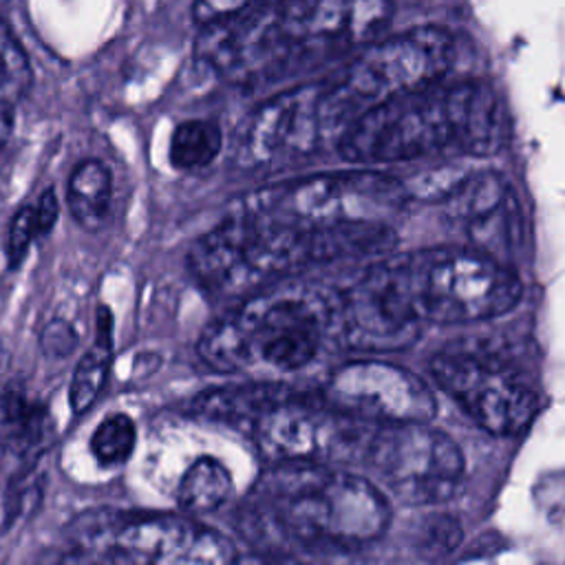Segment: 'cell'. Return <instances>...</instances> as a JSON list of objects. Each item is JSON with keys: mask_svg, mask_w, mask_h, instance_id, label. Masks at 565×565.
I'll list each match as a JSON object with an SVG mask.
<instances>
[{"mask_svg": "<svg viewBox=\"0 0 565 565\" xmlns=\"http://www.w3.org/2000/svg\"><path fill=\"white\" fill-rule=\"evenodd\" d=\"M393 245L388 223L311 225L245 199L192 245L188 263L210 294L243 298L309 265L377 256Z\"/></svg>", "mask_w": 565, "mask_h": 565, "instance_id": "1", "label": "cell"}, {"mask_svg": "<svg viewBox=\"0 0 565 565\" xmlns=\"http://www.w3.org/2000/svg\"><path fill=\"white\" fill-rule=\"evenodd\" d=\"M391 503L364 477L329 463H274L238 512L241 534L260 550H351L380 539Z\"/></svg>", "mask_w": 565, "mask_h": 565, "instance_id": "2", "label": "cell"}, {"mask_svg": "<svg viewBox=\"0 0 565 565\" xmlns=\"http://www.w3.org/2000/svg\"><path fill=\"white\" fill-rule=\"evenodd\" d=\"M503 141V110L483 82H435L353 119L338 150L355 163L490 154Z\"/></svg>", "mask_w": 565, "mask_h": 565, "instance_id": "3", "label": "cell"}, {"mask_svg": "<svg viewBox=\"0 0 565 565\" xmlns=\"http://www.w3.org/2000/svg\"><path fill=\"white\" fill-rule=\"evenodd\" d=\"M333 338H340L338 291L278 280L210 322L199 338V355L221 373H296L313 364Z\"/></svg>", "mask_w": 565, "mask_h": 565, "instance_id": "4", "label": "cell"}, {"mask_svg": "<svg viewBox=\"0 0 565 565\" xmlns=\"http://www.w3.org/2000/svg\"><path fill=\"white\" fill-rule=\"evenodd\" d=\"M413 316L426 324L477 322L510 311L521 298L514 269L470 245L386 256Z\"/></svg>", "mask_w": 565, "mask_h": 565, "instance_id": "5", "label": "cell"}, {"mask_svg": "<svg viewBox=\"0 0 565 565\" xmlns=\"http://www.w3.org/2000/svg\"><path fill=\"white\" fill-rule=\"evenodd\" d=\"M64 561L141 565H225L236 561L234 543L181 514L95 510L64 532Z\"/></svg>", "mask_w": 565, "mask_h": 565, "instance_id": "6", "label": "cell"}, {"mask_svg": "<svg viewBox=\"0 0 565 565\" xmlns=\"http://www.w3.org/2000/svg\"><path fill=\"white\" fill-rule=\"evenodd\" d=\"M452 60V38L439 26L380 35L362 46L340 77L322 86V106L335 139L369 108L441 82Z\"/></svg>", "mask_w": 565, "mask_h": 565, "instance_id": "7", "label": "cell"}, {"mask_svg": "<svg viewBox=\"0 0 565 565\" xmlns=\"http://www.w3.org/2000/svg\"><path fill=\"white\" fill-rule=\"evenodd\" d=\"M430 371L439 388L492 435H516L539 413L534 384L508 355L483 344H450L433 358Z\"/></svg>", "mask_w": 565, "mask_h": 565, "instance_id": "8", "label": "cell"}, {"mask_svg": "<svg viewBox=\"0 0 565 565\" xmlns=\"http://www.w3.org/2000/svg\"><path fill=\"white\" fill-rule=\"evenodd\" d=\"M362 461L411 505L448 501L466 470L455 439L428 422L373 424Z\"/></svg>", "mask_w": 565, "mask_h": 565, "instance_id": "9", "label": "cell"}, {"mask_svg": "<svg viewBox=\"0 0 565 565\" xmlns=\"http://www.w3.org/2000/svg\"><path fill=\"white\" fill-rule=\"evenodd\" d=\"M406 183L380 172H333L254 192V203L311 225L388 223L408 199Z\"/></svg>", "mask_w": 565, "mask_h": 565, "instance_id": "10", "label": "cell"}, {"mask_svg": "<svg viewBox=\"0 0 565 565\" xmlns=\"http://www.w3.org/2000/svg\"><path fill=\"white\" fill-rule=\"evenodd\" d=\"M373 424L298 395L267 408L254 424V441L271 463H331L362 459Z\"/></svg>", "mask_w": 565, "mask_h": 565, "instance_id": "11", "label": "cell"}, {"mask_svg": "<svg viewBox=\"0 0 565 565\" xmlns=\"http://www.w3.org/2000/svg\"><path fill=\"white\" fill-rule=\"evenodd\" d=\"M322 86L289 88L256 106L236 130L234 163L243 170L276 168L335 137L324 115Z\"/></svg>", "mask_w": 565, "mask_h": 565, "instance_id": "12", "label": "cell"}, {"mask_svg": "<svg viewBox=\"0 0 565 565\" xmlns=\"http://www.w3.org/2000/svg\"><path fill=\"white\" fill-rule=\"evenodd\" d=\"M282 42L294 66L360 51L391 20V0H276ZM291 66V68H294Z\"/></svg>", "mask_w": 565, "mask_h": 565, "instance_id": "13", "label": "cell"}, {"mask_svg": "<svg viewBox=\"0 0 565 565\" xmlns=\"http://www.w3.org/2000/svg\"><path fill=\"white\" fill-rule=\"evenodd\" d=\"M322 397L340 413L369 424L430 422L437 399L419 375L386 360L347 362L324 384Z\"/></svg>", "mask_w": 565, "mask_h": 565, "instance_id": "14", "label": "cell"}, {"mask_svg": "<svg viewBox=\"0 0 565 565\" xmlns=\"http://www.w3.org/2000/svg\"><path fill=\"white\" fill-rule=\"evenodd\" d=\"M340 340L360 351H397L419 338L422 322L408 309L386 256L338 291Z\"/></svg>", "mask_w": 565, "mask_h": 565, "instance_id": "15", "label": "cell"}, {"mask_svg": "<svg viewBox=\"0 0 565 565\" xmlns=\"http://www.w3.org/2000/svg\"><path fill=\"white\" fill-rule=\"evenodd\" d=\"M468 245L503 263L521 243V207L494 172H463L441 196Z\"/></svg>", "mask_w": 565, "mask_h": 565, "instance_id": "16", "label": "cell"}, {"mask_svg": "<svg viewBox=\"0 0 565 565\" xmlns=\"http://www.w3.org/2000/svg\"><path fill=\"white\" fill-rule=\"evenodd\" d=\"M296 395L282 384L252 382L236 386H218L199 393L192 399V411L201 417L227 424H254L267 408Z\"/></svg>", "mask_w": 565, "mask_h": 565, "instance_id": "17", "label": "cell"}, {"mask_svg": "<svg viewBox=\"0 0 565 565\" xmlns=\"http://www.w3.org/2000/svg\"><path fill=\"white\" fill-rule=\"evenodd\" d=\"M113 179L108 168L97 159H86L75 166L68 177V207L73 218L88 232H97L110 207Z\"/></svg>", "mask_w": 565, "mask_h": 565, "instance_id": "18", "label": "cell"}, {"mask_svg": "<svg viewBox=\"0 0 565 565\" xmlns=\"http://www.w3.org/2000/svg\"><path fill=\"white\" fill-rule=\"evenodd\" d=\"M110 344H113V316L108 307H99L97 311V338L88 353L82 355L73 371V380L68 386V402L71 408L79 415L90 408L97 399L106 375H108V360H110Z\"/></svg>", "mask_w": 565, "mask_h": 565, "instance_id": "19", "label": "cell"}, {"mask_svg": "<svg viewBox=\"0 0 565 565\" xmlns=\"http://www.w3.org/2000/svg\"><path fill=\"white\" fill-rule=\"evenodd\" d=\"M234 492L230 470L214 457H199L183 472L177 490L179 505L188 512H212L221 508Z\"/></svg>", "mask_w": 565, "mask_h": 565, "instance_id": "20", "label": "cell"}, {"mask_svg": "<svg viewBox=\"0 0 565 565\" xmlns=\"http://www.w3.org/2000/svg\"><path fill=\"white\" fill-rule=\"evenodd\" d=\"M31 84V66L24 49L0 20V148L11 135L15 104Z\"/></svg>", "mask_w": 565, "mask_h": 565, "instance_id": "21", "label": "cell"}, {"mask_svg": "<svg viewBox=\"0 0 565 565\" xmlns=\"http://www.w3.org/2000/svg\"><path fill=\"white\" fill-rule=\"evenodd\" d=\"M223 148V132L214 121L190 119L170 137V161L179 170H199L216 159Z\"/></svg>", "mask_w": 565, "mask_h": 565, "instance_id": "22", "label": "cell"}, {"mask_svg": "<svg viewBox=\"0 0 565 565\" xmlns=\"http://www.w3.org/2000/svg\"><path fill=\"white\" fill-rule=\"evenodd\" d=\"M137 444V426L126 413H113L90 435V452L104 466L124 463Z\"/></svg>", "mask_w": 565, "mask_h": 565, "instance_id": "23", "label": "cell"}, {"mask_svg": "<svg viewBox=\"0 0 565 565\" xmlns=\"http://www.w3.org/2000/svg\"><path fill=\"white\" fill-rule=\"evenodd\" d=\"M38 236H40V230L35 221V207L33 205L20 207L11 221L9 241H7V254L11 265H18L24 258V254L29 252V245Z\"/></svg>", "mask_w": 565, "mask_h": 565, "instance_id": "24", "label": "cell"}, {"mask_svg": "<svg viewBox=\"0 0 565 565\" xmlns=\"http://www.w3.org/2000/svg\"><path fill=\"white\" fill-rule=\"evenodd\" d=\"M75 344H77V335H75L73 327L64 320H53L42 331V349L49 355L64 358V355H68V351L75 349Z\"/></svg>", "mask_w": 565, "mask_h": 565, "instance_id": "25", "label": "cell"}, {"mask_svg": "<svg viewBox=\"0 0 565 565\" xmlns=\"http://www.w3.org/2000/svg\"><path fill=\"white\" fill-rule=\"evenodd\" d=\"M461 536V527L455 519H435L428 527H426V547L433 554L439 552H452L457 541Z\"/></svg>", "mask_w": 565, "mask_h": 565, "instance_id": "26", "label": "cell"}, {"mask_svg": "<svg viewBox=\"0 0 565 565\" xmlns=\"http://www.w3.org/2000/svg\"><path fill=\"white\" fill-rule=\"evenodd\" d=\"M256 2H263V0H194L192 4V15L199 24H207L212 20H218L223 15H230V13H236L241 9H247Z\"/></svg>", "mask_w": 565, "mask_h": 565, "instance_id": "27", "label": "cell"}, {"mask_svg": "<svg viewBox=\"0 0 565 565\" xmlns=\"http://www.w3.org/2000/svg\"><path fill=\"white\" fill-rule=\"evenodd\" d=\"M35 207V221H38V230H40V236L46 234L55 221H57V199H55V192L53 190H46L38 203L33 205Z\"/></svg>", "mask_w": 565, "mask_h": 565, "instance_id": "28", "label": "cell"}, {"mask_svg": "<svg viewBox=\"0 0 565 565\" xmlns=\"http://www.w3.org/2000/svg\"><path fill=\"white\" fill-rule=\"evenodd\" d=\"M2 364H4V355H2V351H0V371H2Z\"/></svg>", "mask_w": 565, "mask_h": 565, "instance_id": "29", "label": "cell"}]
</instances>
